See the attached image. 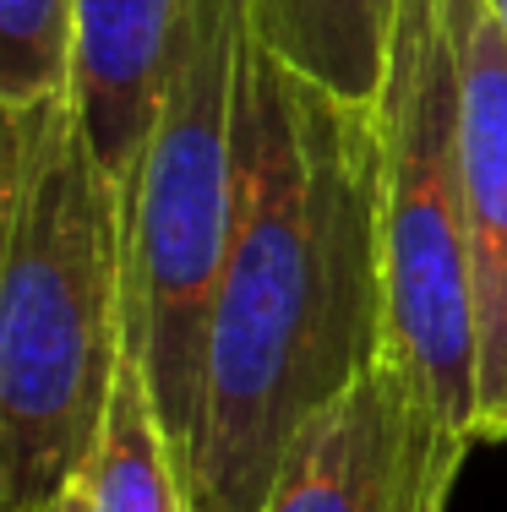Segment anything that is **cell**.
I'll list each match as a JSON object with an SVG mask.
<instances>
[{
	"label": "cell",
	"mask_w": 507,
	"mask_h": 512,
	"mask_svg": "<svg viewBox=\"0 0 507 512\" xmlns=\"http://www.w3.org/2000/svg\"><path fill=\"white\" fill-rule=\"evenodd\" d=\"M497 6V22H502V33H507V0H491Z\"/></svg>",
	"instance_id": "cell-12"
},
{
	"label": "cell",
	"mask_w": 507,
	"mask_h": 512,
	"mask_svg": "<svg viewBox=\"0 0 507 512\" xmlns=\"http://www.w3.org/2000/svg\"><path fill=\"white\" fill-rule=\"evenodd\" d=\"M502 442H507V425H502Z\"/></svg>",
	"instance_id": "cell-13"
},
{
	"label": "cell",
	"mask_w": 507,
	"mask_h": 512,
	"mask_svg": "<svg viewBox=\"0 0 507 512\" xmlns=\"http://www.w3.org/2000/svg\"><path fill=\"white\" fill-rule=\"evenodd\" d=\"M246 22V0L186 6L159 120L120 207L126 349L148 376L180 485H191L202 447L208 327L235 240V99Z\"/></svg>",
	"instance_id": "cell-3"
},
{
	"label": "cell",
	"mask_w": 507,
	"mask_h": 512,
	"mask_svg": "<svg viewBox=\"0 0 507 512\" xmlns=\"http://www.w3.org/2000/svg\"><path fill=\"white\" fill-rule=\"evenodd\" d=\"M464 71V202L475 262L480 414L475 436L502 442L507 425V33L491 0H448Z\"/></svg>",
	"instance_id": "cell-6"
},
{
	"label": "cell",
	"mask_w": 507,
	"mask_h": 512,
	"mask_svg": "<svg viewBox=\"0 0 507 512\" xmlns=\"http://www.w3.org/2000/svg\"><path fill=\"white\" fill-rule=\"evenodd\" d=\"M475 436L453 431L398 365L377 360L295 436L262 512H448Z\"/></svg>",
	"instance_id": "cell-5"
},
{
	"label": "cell",
	"mask_w": 507,
	"mask_h": 512,
	"mask_svg": "<svg viewBox=\"0 0 507 512\" xmlns=\"http://www.w3.org/2000/svg\"><path fill=\"white\" fill-rule=\"evenodd\" d=\"M120 355V202L71 93L0 109V512L82 480Z\"/></svg>",
	"instance_id": "cell-2"
},
{
	"label": "cell",
	"mask_w": 507,
	"mask_h": 512,
	"mask_svg": "<svg viewBox=\"0 0 507 512\" xmlns=\"http://www.w3.org/2000/svg\"><path fill=\"white\" fill-rule=\"evenodd\" d=\"M82 491H88V512H191L159 409L148 398V376L131 360V349L120 355L110 414L82 469Z\"/></svg>",
	"instance_id": "cell-9"
},
{
	"label": "cell",
	"mask_w": 507,
	"mask_h": 512,
	"mask_svg": "<svg viewBox=\"0 0 507 512\" xmlns=\"http://www.w3.org/2000/svg\"><path fill=\"white\" fill-rule=\"evenodd\" d=\"M251 17V11H246ZM377 109L240 39L235 240L208 327L191 512H262L295 436L382 360Z\"/></svg>",
	"instance_id": "cell-1"
},
{
	"label": "cell",
	"mask_w": 507,
	"mask_h": 512,
	"mask_svg": "<svg viewBox=\"0 0 507 512\" xmlns=\"http://www.w3.org/2000/svg\"><path fill=\"white\" fill-rule=\"evenodd\" d=\"M191 0H71V109L126 207Z\"/></svg>",
	"instance_id": "cell-7"
},
{
	"label": "cell",
	"mask_w": 507,
	"mask_h": 512,
	"mask_svg": "<svg viewBox=\"0 0 507 512\" xmlns=\"http://www.w3.org/2000/svg\"><path fill=\"white\" fill-rule=\"evenodd\" d=\"M44 512H88V491H82V480H77V485H66V491H60Z\"/></svg>",
	"instance_id": "cell-11"
},
{
	"label": "cell",
	"mask_w": 507,
	"mask_h": 512,
	"mask_svg": "<svg viewBox=\"0 0 507 512\" xmlns=\"http://www.w3.org/2000/svg\"><path fill=\"white\" fill-rule=\"evenodd\" d=\"M404 0H246L251 33L349 104H377Z\"/></svg>",
	"instance_id": "cell-8"
},
{
	"label": "cell",
	"mask_w": 507,
	"mask_h": 512,
	"mask_svg": "<svg viewBox=\"0 0 507 512\" xmlns=\"http://www.w3.org/2000/svg\"><path fill=\"white\" fill-rule=\"evenodd\" d=\"M71 88V0H0V109Z\"/></svg>",
	"instance_id": "cell-10"
},
{
	"label": "cell",
	"mask_w": 507,
	"mask_h": 512,
	"mask_svg": "<svg viewBox=\"0 0 507 512\" xmlns=\"http://www.w3.org/2000/svg\"><path fill=\"white\" fill-rule=\"evenodd\" d=\"M377 256L382 360L475 436L480 333L464 202V71L448 0H404L377 93ZM480 442V436H475Z\"/></svg>",
	"instance_id": "cell-4"
}]
</instances>
